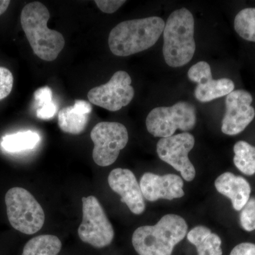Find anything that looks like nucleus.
<instances>
[{
	"label": "nucleus",
	"instance_id": "nucleus-21",
	"mask_svg": "<svg viewBox=\"0 0 255 255\" xmlns=\"http://www.w3.org/2000/svg\"><path fill=\"white\" fill-rule=\"evenodd\" d=\"M234 28L243 39L255 42V8L241 10L235 18Z\"/></svg>",
	"mask_w": 255,
	"mask_h": 255
},
{
	"label": "nucleus",
	"instance_id": "nucleus-22",
	"mask_svg": "<svg viewBox=\"0 0 255 255\" xmlns=\"http://www.w3.org/2000/svg\"><path fill=\"white\" fill-rule=\"evenodd\" d=\"M240 221L243 229L248 232L255 230V199L251 198L241 210Z\"/></svg>",
	"mask_w": 255,
	"mask_h": 255
},
{
	"label": "nucleus",
	"instance_id": "nucleus-26",
	"mask_svg": "<svg viewBox=\"0 0 255 255\" xmlns=\"http://www.w3.org/2000/svg\"><path fill=\"white\" fill-rule=\"evenodd\" d=\"M56 113L57 106L53 101L36 110L37 117L42 120H48L53 118Z\"/></svg>",
	"mask_w": 255,
	"mask_h": 255
},
{
	"label": "nucleus",
	"instance_id": "nucleus-4",
	"mask_svg": "<svg viewBox=\"0 0 255 255\" xmlns=\"http://www.w3.org/2000/svg\"><path fill=\"white\" fill-rule=\"evenodd\" d=\"M194 18L186 8L175 10L167 18L163 31L162 53L166 63L172 68L187 65L196 50Z\"/></svg>",
	"mask_w": 255,
	"mask_h": 255
},
{
	"label": "nucleus",
	"instance_id": "nucleus-2",
	"mask_svg": "<svg viewBox=\"0 0 255 255\" xmlns=\"http://www.w3.org/2000/svg\"><path fill=\"white\" fill-rule=\"evenodd\" d=\"M50 16L44 4L28 3L21 13V24L33 53L41 60L53 61L65 46V38L60 32L47 26Z\"/></svg>",
	"mask_w": 255,
	"mask_h": 255
},
{
	"label": "nucleus",
	"instance_id": "nucleus-25",
	"mask_svg": "<svg viewBox=\"0 0 255 255\" xmlns=\"http://www.w3.org/2000/svg\"><path fill=\"white\" fill-rule=\"evenodd\" d=\"M96 4L98 6L99 9L103 12L107 13V14H113L116 12L122 6L126 3V1H114V0H97L95 1Z\"/></svg>",
	"mask_w": 255,
	"mask_h": 255
},
{
	"label": "nucleus",
	"instance_id": "nucleus-23",
	"mask_svg": "<svg viewBox=\"0 0 255 255\" xmlns=\"http://www.w3.org/2000/svg\"><path fill=\"white\" fill-rule=\"evenodd\" d=\"M14 78L9 70L0 67V100L9 96L12 90Z\"/></svg>",
	"mask_w": 255,
	"mask_h": 255
},
{
	"label": "nucleus",
	"instance_id": "nucleus-27",
	"mask_svg": "<svg viewBox=\"0 0 255 255\" xmlns=\"http://www.w3.org/2000/svg\"><path fill=\"white\" fill-rule=\"evenodd\" d=\"M230 255H255V244L243 243L233 248Z\"/></svg>",
	"mask_w": 255,
	"mask_h": 255
},
{
	"label": "nucleus",
	"instance_id": "nucleus-28",
	"mask_svg": "<svg viewBox=\"0 0 255 255\" xmlns=\"http://www.w3.org/2000/svg\"><path fill=\"white\" fill-rule=\"evenodd\" d=\"M10 4L9 0H0V15L4 14Z\"/></svg>",
	"mask_w": 255,
	"mask_h": 255
},
{
	"label": "nucleus",
	"instance_id": "nucleus-6",
	"mask_svg": "<svg viewBox=\"0 0 255 255\" xmlns=\"http://www.w3.org/2000/svg\"><path fill=\"white\" fill-rule=\"evenodd\" d=\"M196 123L195 107L187 102L172 107H159L151 111L146 118L147 131L154 137L172 136L176 130H192Z\"/></svg>",
	"mask_w": 255,
	"mask_h": 255
},
{
	"label": "nucleus",
	"instance_id": "nucleus-1",
	"mask_svg": "<svg viewBox=\"0 0 255 255\" xmlns=\"http://www.w3.org/2000/svg\"><path fill=\"white\" fill-rule=\"evenodd\" d=\"M164 20L158 16L122 21L111 31L109 46L117 56L126 57L153 46L163 33Z\"/></svg>",
	"mask_w": 255,
	"mask_h": 255
},
{
	"label": "nucleus",
	"instance_id": "nucleus-15",
	"mask_svg": "<svg viewBox=\"0 0 255 255\" xmlns=\"http://www.w3.org/2000/svg\"><path fill=\"white\" fill-rule=\"evenodd\" d=\"M215 187L220 194L231 199L233 209L236 211H241L251 199L249 182L231 172L221 174L215 181Z\"/></svg>",
	"mask_w": 255,
	"mask_h": 255
},
{
	"label": "nucleus",
	"instance_id": "nucleus-8",
	"mask_svg": "<svg viewBox=\"0 0 255 255\" xmlns=\"http://www.w3.org/2000/svg\"><path fill=\"white\" fill-rule=\"evenodd\" d=\"M90 137L94 142V161L97 165L107 167L114 163L121 150L128 142V132L118 122H100L92 129Z\"/></svg>",
	"mask_w": 255,
	"mask_h": 255
},
{
	"label": "nucleus",
	"instance_id": "nucleus-19",
	"mask_svg": "<svg viewBox=\"0 0 255 255\" xmlns=\"http://www.w3.org/2000/svg\"><path fill=\"white\" fill-rule=\"evenodd\" d=\"M40 140L41 137L37 132L27 130L5 135L1 145L6 152H19L34 148Z\"/></svg>",
	"mask_w": 255,
	"mask_h": 255
},
{
	"label": "nucleus",
	"instance_id": "nucleus-17",
	"mask_svg": "<svg viewBox=\"0 0 255 255\" xmlns=\"http://www.w3.org/2000/svg\"><path fill=\"white\" fill-rule=\"evenodd\" d=\"M188 241L196 247L198 255H222L221 238L205 226H199L187 233Z\"/></svg>",
	"mask_w": 255,
	"mask_h": 255
},
{
	"label": "nucleus",
	"instance_id": "nucleus-5",
	"mask_svg": "<svg viewBox=\"0 0 255 255\" xmlns=\"http://www.w3.org/2000/svg\"><path fill=\"white\" fill-rule=\"evenodd\" d=\"M7 217L11 226L26 235L35 234L43 228V208L29 191L21 187L10 189L5 195Z\"/></svg>",
	"mask_w": 255,
	"mask_h": 255
},
{
	"label": "nucleus",
	"instance_id": "nucleus-9",
	"mask_svg": "<svg viewBox=\"0 0 255 255\" xmlns=\"http://www.w3.org/2000/svg\"><path fill=\"white\" fill-rule=\"evenodd\" d=\"M131 82L127 72H116L107 83L90 90L87 97L93 105L110 112H117L128 105L133 99L135 91Z\"/></svg>",
	"mask_w": 255,
	"mask_h": 255
},
{
	"label": "nucleus",
	"instance_id": "nucleus-13",
	"mask_svg": "<svg viewBox=\"0 0 255 255\" xmlns=\"http://www.w3.org/2000/svg\"><path fill=\"white\" fill-rule=\"evenodd\" d=\"M111 189L121 196V201L127 204L132 214H142L145 210V203L140 184L130 169L117 168L108 177Z\"/></svg>",
	"mask_w": 255,
	"mask_h": 255
},
{
	"label": "nucleus",
	"instance_id": "nucleus-12",
	"mask_svg": "<svg viewBox=\"0 0 255 255\" xmlns=\"http://www.w3.org/2000/svg\"><path fill=\"white\" fill-rule=\"evenodd\" d=\"M187 75L191 81L198 84L194 95L199 102H211L234 91V82L230 79H213L211 67L205 61H200L193 65Z\"/></svg>",
	"mask_w": 255,
	"mask_h": 255
},
{
	"label": "nucleus",
	"instance_id": "nucleus-3",
	"mask_svg": "<svg viewBox=\"0 0 255 255\" xmlns=\"http://www.w3.org/2000/svg\"><path fill=\"white\" fill-rule=\"evenodd\" d=\"M187 231V223L182 217L165 215L154 226L137 228L132 234V246L139 255H172Z\"/></svg>",
	"mask_w": 255,
	"mask_h": 255
},
{
	"label": "nucleus",
	"instance_id": "nucleus-16",
	"mask_svg": "<svg viewBox=\"0 0 255 255\" xmlns=\"http://www.w3.org/2000/svg\"><path fill=\"white\" fill-rule=\"evenodd\" d=\"M90 103L75 100L73 106L62 109L58 113V126L62 131L78 135L85 130L92 112Z\"/></svg>",
	"mask_w": 255,
	"mask_h": 255
},
{
	"label": "nucleus",
	"instance_id": "nucleus-11",
	"mask_svg": "<svg viewBox=\"0 0 255 255\" xmlns=\"http://www.w3.org/2000/svg\"><path fill=\"white\" fill-rule=\"evenodd\" d=\"M253 97L246 90H238L227 95L226 114L222 121L221 130L228 135L241 133L253 122L255 117L252 107Z\"/></svg>",
	"mask_w": 255,
	"mask_h": 255
},
{
	"label": "nucleus",
	"instance_id": "nucleus-20",
	"mask_svg": "<svg viewBox=\"0 0 255 255\" xmlns=\"http://www.w3.org/2000/svg\"><path fill=\"white\" fill-rule=\"evenodd\" d=\"M235 165L246 175L255 174V147L243 140L236 142L233 147Z\"/></svg>",
	"mask_w": 255,
	"mask_h": 255
},
{
	"label": "nucleus",
	"instance_id": "nucleus-7",
	"mask_svg": "<svg viewBox=\"0 0 255 255\" xmlns=\"http://www.w3.org/2000/svg\"><path fill=\"white\" fill-rule=\"evenodd\" d=\"M82 200L83 216L79 238L94 248L110 246L114 238V228L100 201L94 196L82 197Z\"/></svg>",
	"mask_w": 255,
	"mask_h": 255
},
{
	"label": "nucleus",
	"instance_id": "nucleus-10",
	"mask_svg": "<svg viewBox=\"0 0 255 255\" xmlns=\"http://www.w3.org/2000/svg\"><path fill=\"white\" fill-rule=\"evenodd\" d=\"M194 143V137L189 132H184L161 138L157 145L159 158L180 172L183 179L187 182L196 177V169L188 157Z\"/></svg>",
	"mask_w": 255,
	"mask_h": 255
},
{
	"label": "nucleus",
	"instance_id": "nucleus-24",
	"mask_svg": "<svg viewBox=\"0 0 255 255\" xmlns=\"http://www.w3.org/2000/svg\"><path fill=\"white\" fill-rule=\"evenodd\" d=\"M33 97L35 100V107H36L37 110L53 101L52 100L53 93L49 87H43L38 89L34 92Z\"/></svg>",
	"mask_w": 255,
	"mask_h": 255
},
{
	"label": "nucleus",
	"instance_id": "nucleus-18",
	"mask_svg": "<svg viewBox=\"0 0 255 255\" xmlns=\"http://www.w3.org/2000/svg\"><path fill=\"white\" fill-rule=\"evenodd\" d=\"M61 248V241L57 236L42 235L32 238L26 243L22 255H58Z\"/></svg>",
	"mask_w": 255,
	"mask_h": 255
},
{
	"label": "nucleus",
	"instance_id": "nucleus-14",
	"mask_svg": "<svg viewBox=\"0 0 255 255\" xmlns=\"http://www.w3.org/2000/svg\"><path fill=\"white\" fill-rule=\"evenodd\" d=\"M140 187L143 197L152 202L160 199L173 200L184 196V182L177 174L159 176L146 172L140 179Z\"/></svg>",
	"mask_w": 255,
	"mask_h": 255
}]
</instances>
